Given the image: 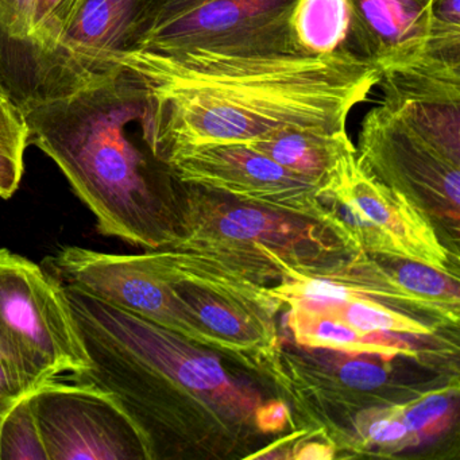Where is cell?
I'll use <instances>...</instances> for the list:
<instances>
[{
  "label": "cell",
  "instance_id": "cell-1",
  "mask_svg": "<svg viewBox=\"0 0 460 460\" xmlns=\"http://www.w3.org/2000/svg\"><path fill=\"white\" fill-rule=\"evenodd\" d=\"M146 91L145 138L164 165L215 144H250L284 128L346 130L347 118L381 82L349 55L233 56L208 50L126 53Z\"/></svg>",
  "mask_w": 460,
  "mask_h": 460
},
{
  "label": "cell",
  "instance_id": "cell-2",
  "mask_svg": "<svg viewBox=\"0 0 460 460\" xmlns=\"http://www.w3.org/2000/svg\"><path fill=\"white\" fill-rule=\"evenodd\" d=\"M18 104L29 141L63 172L102 235L146 250L176 246L182 182L147 145L146 91L133 72L117 66L64 93H26Z\"/></svg>",
  "mask_w": 460,
  "mask_h": 460
},
{
  "label": "cell",
  "instance_id": "cell-3",
  "mask_svg": "<svg viewBox=\"0 0 460 460\" xmlns=\"http://www.w3.org/2000/svg\"><path fill=\"white\" fill-rule=\"evenodd\" d=\"M66 292L91 359L71 379L111 393L141 430L152 460L184 454L196 406L214 402L250 414L260 405L200 344L77 288L66 285Z\"/></svg>",
  "mask_w": 460,
  "mask_h": 460
},
{
  "label": "cell",
  "instance_id": "cell-4",
  "mask_svg": "<svg viewBox=\"0 0 460 460\" xmlns=\"http://www.w3.org/2000/svg\"><path fill=\"white\" fill-rule=\"evenodd\" d=\"M180 228L181 238L173 249L217 255L268 285L281 281L288 271L306 273L352 254L322 223L184 182Z\"/></svg>",
  "mask_w": 460,
  "mask_h": 460
},
{
  "label": "cell",
  "instance_id": "cell-5",
  "mask_svg": "<svg viewBox=\"0 0 460 460\" xmlns=\"http://www.w3.org/2000/svg\"><path fill=\"white\" fill-rule=\"evenodd\" d=\"M0 341L37 387L91 366L58 277L0 249Z\"/></svg>",
  "mask_w": 460,
  "mask_h": 460
},
{
  "label": "cell",
  "instance_id": "cell-6",
  "mask_svg": "<svg viewBox=\"0 0 460 460\" xmlns=\"http://www.w3.org/2000/svg\"><path fill=\"white\" fill-rule=\"evenodd\" d=\"M328 226L352 254L400 258L451 273V250L430 217L371 176L357 155L320 192Z\"/></svg>",
  "mask_w": 460,
  "mask_h": 460
},
{
  "label": "cell",
  "instance_id": "cell-7",
  "mask_svg": "<svg viewBox=\"0 0 460 460\" xmlns=\"http://www.w3.org/2000/svg\"><path fill=\"white\" fill-rule=\"evenodd\" d=\"M358 161L379 181L403 193L438 230L459 231L460 160L414 130L394 110L376 104L363 118Z\"/></svg>",
  "mask_w": 460,
  "mask_h": 460
},
{
  "label": "cell",
  "instance_id": "cell-8",
  "mask_svg": "<svg viewBox=\"0 0 460 460\" xmlns=\"http://www.w3.org/2000/svg\"><path fill=\"white\" fill-rule=\"evenodd\" d=\"M49 265L50 273L64 285L173 331L193 343L217 349L158 268L153 250L142 254H109L66 246L50 258Z\"/></svg>",
  "mask_w": 460,
  "mask_h": 460
},
{
  "label": "cell",
  "instance_id": "cell-9",
  "mask_svg": "<svg viewBox=\"0 0 460 460\" xmlns=\"http://www.w3.org/2000/svg\"><path fill=\"white\" fill-rule=\"evenodd\" d=\"M31 398L49 460H152L141 430L107 390L58 376Z\"/></svg>",
  "mask_w": 460,
  "mask_h": 460
},
{
  "label": "cell",
  "instance_id": "cell-10",
  "mask_svg": "<svg viewBox=\"0 0 460 460\" xmlns=\"http://www.w3.org/2000/svg\"><path fill=\"white\" fill-rule=\"evenodd\" d=\"M165 0H87L66 36L33 58V90L53 95L114 71L118 58L141 49Z\"/></svg>",
  "mask_w": 460,
  "mask_h": 460
},
{
  "label": "cell",
  "instance_id": "cell-11",
  "mask_svg": "<svg viewBox=\"0 0 460 460\" xmlns=\"http://www.w3.org/2000/svg\"><path fill=\"white\" fill-rule=\"evenodd\" d=\"M166 166L174 179L184 184L328 226L319 188L249 145L195 147L174 155Z\"/></svg>",
  "mask_w": 460,
  "mask_h": 460
},
{
  "label": "cell",
  "instance_id": "cell-12",
  "mask_svg": "<svg viewBox=\"0 0 460 460\" xmlns=\"http://www.w3.org/2000/svg\"><path fill=\"white\" fill-rule=\"evenodd\" d=\"M298 0H211L150 31L141 49L233 56L301 55L290 20Z\"/></svg>",
  "mask_w": 460,
  "mask_h": 460
},
{
  "label": "cell",
  "instance_id": "cell-13",
  "mask_svg": "<svg viewBox=\"0 0 460 460\" xmlns=\"http://www.w3.org/2000/svg\"><path fill=\"white\" fill-rule=\"evenodd\" d=\"M281 305L324 301H370L438 325H456L459 314L409 292L376 257L351 254L316 270L288 271L268 287Z\"/></svg>",
  "mask_w": 460,
  "mask_h": 460
},
{
  "label": "cell",
  "instance_id": "cell-14",
  "mask_svg": "<svg viewBox=\"0 0 460 460\" xmlns=\"http://www.w3.org/2000/svg\"><path fill=\"white\" fill-rule=\"evenodd\" d=\"M355 56L385 74L424 55L433 0H347Z\"/></svg>",
  "mask_w": 460,
  "mask_h": 460
},
{
  "label": "cell",
  "instance_id": "cell-15",
  "mask_svg": "<svg viewBox=\"0 0 460 460\" xmlns=\"http://www.w3.org/2000/svg\"><path fill=\"white\" fill-rule=\"evenodd\" d=\"M246 145L316 185L320 192L357 155L347 130L284 128Z\"/></svg>",
  "mask_w": 460,
  "mask_h": 460
},
{
  "label": "cell",
  "instance_id": "cell-16",
  "mask_svg": "<svg viewBox=\"0 0 460 460\" xmlns=\"http://www.w3.org/2000/svg\"><path fill=\"white\" fill-rule=\"evenodd\" d=\"M288 327L293 338L306 349H327L354 357H376L392 362L395 358H419L409 338L397 333L360 332L336 317L301 305H289Z\"/></svg>",
  "mask_w": 460,
  "mask_h": 460
},
{
  "label": "cell",
  "instance_id": "cell-17",
  "mask_svg": "<svg viewBox=\"0 0 460 460\" xmlns=\"http://www.w3.org/2000/svg\"><path fill=\"white\" fill-rule=\"evenodd\" d=\"M217 351L244 354L273 346L276 327L234 301L207 292L190 282L169 281Z\"/></svg>",
  "mask_w": 460,
  "mask_h": 460
},
{
  "label": "cell",
  "instance_id": "cell-18",
  "mask_svg": "<svg viewBox=\"0 0 460 460\" xmlns=\"http://www.w3.org/2000/svg\"><path fill=\"white\" fill-rule=\"evenodd\" d=\"M290 29L296 50L301 55L357 58L347 0H298Z\"/></svg>",
  "mask_w": 460,
  "mask_h": 460
},
{
  "label": "cell",
  "instance_id": "cell-19",
  "mask_svg": "<svg viewBox=\"0 0 460 460\" xmlns=\"http://www.w3.org/2000/svg\"><path fill=\"white\" fill-rule=\"evenodd\" d=\"M336 317L360 332L397 333V335L429 338L436 335L438 325L411 316L384 304L370 301H324V303H293Z\"/></svg>",
  "mask_w": 460,
  "mask_h": 460
},
{
  "label": "cell",
  "instance_id": "cell-20",
  "mask_svg": "<svg viewBox=\"0 0 460 460\" xmlns=\"http://www.w3.org/2000/svg\"><path fill=\"white\" fill-rule=\"evenodd\" d=\"M31 131L20 104L0 90V198H13L25 173V152Z\"/></svg>",
  "mask_w": 460,
  "mask_h": 460
},
{
  "label": "cell",
  "instance_id": "cell-21",
  "mask_svg": "<svg viewBox=\"0 0 460 460\" xmlns=\"http://www.w3.org/2000/svg\"><path fill=\"white\" fill-rule=\"evenodd\" d=\"M31 395L15 401L0 422V460H49Z\"/></svg>",
  "mask_w": 460,
  "mask_h": 460
},
{
  "label": "cell",
  "instance_id": "cell-22",
  "mask_svg": "<svg viewBox=\"0 0 460 460\" xmlns=\"http://www.w3.org/2000/svg\"><path fill=\"white\" fill-rule=\"evenodd\" d=\"M392 271L394 279L409 292L416 293L438 305L459 314L460 295L457 274L443 273L424 263L400 258L376 257Z\"/></svg>",
  "mask_w": 460,
  "mask_h": 460
},
{
  "label": "cell",
  "instance_id": "cell-23",
  "mask_svg": "<svg viewBox=\"0 0 460 460\" xmlns=\"http://www.w3.org/2000/svg\"><path fill=\"white\" fill-rule=\"evenodd\" d=\"M87 0H36L33 12V31L26 47L31 58L48 55L55 49L71 29Z\"/></svg>",
  "mask_w": 460,
  "mask_h": 460
},
{
  "label": "cell",
  "instance_id": "cell-24",
  "mask_svg": "<svg viewBox=\"0 0 460 460\" xmlns=\"http://www.w3.org/2000/svg\"><path fill=\"white\" fill-rule=\"evenodd\" d=\"M357 430L366 446L385 451L397 452L420 443L401 420L397 405L362 411L357 419Z\"/></svg>",
  "mask_w": 460,
  "mask_h": 460
},
{
  "label": "cell",
  "instance_id": "cell-25",
  "mask_svg": "<svg viewBox=\"0 0 460 460\" xmlns=\"http://www.w3.org/2000/svg\"><path fill=\"white\" fill-rule=\"evenodd\" d=\"M397 408L401 420L421 441L448 427L454 416L455 403L449 392H433L411 402L397 405Z\"/></svg>",
  "mask_w": 460,
  "mask_h": 460
},
{
  "label": "cell",
  "instance_id": "cell-26",
  "mask_svg": "<svg viewBox=\"0 0 460 460\" xmlns=\"http://www.w3.org/2000/svg\"><path fill=\"white\" fill-rule=\"evenodd\" d=\"M422 56L460 63V0H433Z\"/></svg>",
  "mask_w": 460,
  "mask_h": 460
},
{
  "label": "cell",
  "instance_id": "cell-27",
  "mask_svg": "<svg viewBox=\"0 0 460 460\" xmlns=\"http://www.w3.org/2000/svg\"><path fill=\"white\" fill-rule=\"evenodd\" d=\"M36 0H0V34L18 44L28 45L33 31Z\"/></svg>",
  "mask_w": 460,
  "mask_h": 460
},
{
  "label": "cell",
  "instance_id": "cell-28",
  "mask_svg": "<svg viewBox=\"0 0 460 460\" xmlns=\"http://www.w3.org/2000/svg\"><path fill=\"white\" fill-rule=\"evenodd\" d=\"M37 389L0 341V405L14 403Z\"/></svg>",
  "mask_w": 460,
  "mask_h": 460
},
{
  "label": "cell",
  "instance_id": "cell-29",
  "mask_svg": "<svg viewBox=\"0 0 460 460\" xmlns=\"http://www.w3.org/2000/svg\"><path fill=\"white\" fill-rule=\"evenodd\" d=\"M339 374L344 385L358 390L376 389L384 386L387 381V370L384 366L370 360L357 359L354 355L341 362Z\"/></svg>",
  "mask_w": 460,
  "mask_h": 460
},
{
  "label": "cell",
  "instance_id": "cell-30",
  "mask_svg": "<svg viewBox=\"0 0 460 460\" xmlns=\"http://www.w3.org/2000/svg\"><path fill=\"white\" fill-rule=\"evenodd\" d=\"M255 425L262 432L271 433L284 430L289 421V409L282 401H268L258 405L254 411Z\"/></svg>",
  "mask_w": 460,
  "mask_h": 460
},
{
  "label": "cell",
  "instance_id": "cell-31",
  "mask_svg": "<svg viewBox=\"0 0 460 460\" xmlns=\"http://www.w3.org/2000/svg\"><path fill=\"white\" fill-rule=\"evenodd\" d=\"M335 455V447L330 443H322V441H301L300 446L295 444L292 459L298 460H324L332 459Z\"/></svg>",
  "mask_w": 460,
  "mask_h": 460
},
{
  "label": "cell",
  "instance_id": "cell-32",
  "mask_svg": "<svg viewBox=\"0 0 460 460\" xmlns=\"http://www.w3.org/2000/svg\"><path fill=\"white\" fill-rule=\"evenodd\" d=\"M208 2H211V0H165L155 28L169 22L174 18L181 17V15L198 9L201 4H208Z\"/></svg>",
  "mask_w": 460,
  "mask_h": 460
},
{
  "label": "cell",
  "instance_id": "cell-33",
  "mask_svg": "<svg viewBox=\"0 0 460 460\" xmlns=\"http://www.w3.org/2000/svg\"><path fill=\"white\" fill-rule=\"evenodd\" d=\"M13 403H9V405H0V422H2V419H4V414H6V411H9Z\"/></svg>",
  "mask_w": 460,
  "mask_h": 460
},
{
  "label": "cell",
  "instance_id": "cell-34",
  "mask_svg": "<svg viewBox=\"0 0 460 460\" xmlns=\"http://www.w3.org/2000/svg\"><path fill=\"white\" fill-rule=\"evenodd\" d=\"M0 90H6V88H4V82H2V79H0Z\"/></svg>",
  "mask_w": 460,
  "mask_h": 460
}]
</instances>
